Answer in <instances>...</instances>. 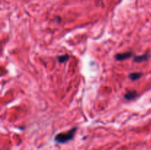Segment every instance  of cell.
Instances as JSON below:
<instances>
[{"label": "cell", "mask_w": 151, "mask_h": 150, "mask_svg": "<svg viewBox=\"0 0 151 150\" xmlns=\"http://www.w3.org/2000/svg\"><path fill=\"white\" fill-rule=\"evenodd\" d=\"M77 129H78L77 127H73L67 132H60V133L57 134L55 136V141L58 144H65V143L72 141L75 137Z\"/></svg>", "instance_id": "1"}, {"label": "cell", "mask_w": 151, "mask_h": 150, "mask_svg": "<svg viewBox=\"0 0 151 150\" xmlns=\"http://www.w3.org/2000/svg\"><path fill=\"white\" fill-rule=\"evenodd\" d=\"M133 55H134V54H133L132 51H126V52L118 53V54H115L114 58L117 61H123L127 59H129Z\"/></svg>", "instance_id": "2"}, {"label": "cell", "mask_w": 151, "mask_h": 150, "mask_svg": "<svg viewBox=\"0 0 151 150\" xmlns=\"http://www.w3.org/2000/svg\"><path fill=\"white\" fill-rule=\"evenodd\" d=\"M150 57V53L147 52L144 54H142V55L135 56V57H134V62H136V63H142V62L147 61Z\"/></svg>", "instance_id": "3"}, {"label": "cell", "mask_w": 151, "mask_h": 150, "mask_svg": "<svg viewBox=\"0 0 151 150\" xmlns=\"http://www.w3.org/2000/svg\"><path fill=\"white\" fill-rule=\"evenodd\" d=\"M137 96V92L134 90L130 91L127 92L126 94L124 95V99L126 100H133Z\"/></svg>", "instance_id": "4"}, {"label": "cell", "mask_w": 151, "mask_h": 150, "mask_svg": "<svg viewBox=\"0 0 151 150\" xmlns=\"http://www.w3.org/2000/svg\"><path fill=\"white\" fill-rule=\"evenodd\" d=\"M142 76V74L141 72H133L129 74V78L133 81L137 80Z\"/></svg>", "instance_id": "5"}, {"label": "cell", "mask_w": 151, "mask_h": 150, "mask_svg": "<svg viewBox=\"0 0 151 150\" xmlns=\"http://www.w3.org/2000/svg\"><path fill=\"white\" fill-rule=\"evenodd\" d=\"M69 59V54H63V55H60L59 57H58V60L59 63H65V62L67 61Z\"/></svg>", "instance_id": "6"}, {"label": "cell", "mask_w": 151, "mask_h": 150, "mask_svg": "<svg viewBox=\"0 0 151 150\" xmlns=\"http://www.w3.org/2000/svg\"><path fill=\"white\" fill-rule=\"evenodd\" d=\"M57 21H58V22H60V18L57 17Z\"/></svg>", "instance_id": "7"}]
</instances>
